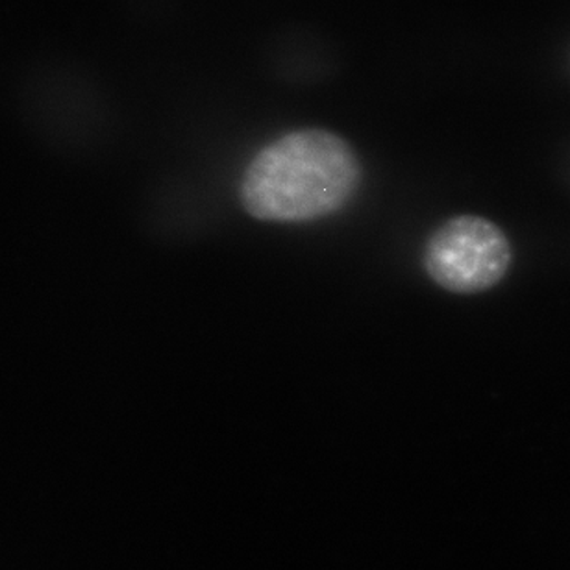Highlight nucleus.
<instances>
[{
    "instance_id": "nucleus-1",
    "label": "nucleus",
    "mask_w": 570,
    "mask_h": 570,
    "mask_svg": "<svg viewBox=\"0 0 570 570\" xmlns=\"http://www.w3.org/2000/svg\"><path fill=\"white\" fill-rule=\"evenodd\" d=\"M362 184V164L337 134L296 130L262 148L243 173V208L265 223H312L337 214Z\"/></svg>"
},
{
    "instance_id": "nucleus-2",
    "label": "nucleus",
    "mask_w": 570,
    "mask_h": 570,
    "mask_svg": "<svg viewBox=\"0 0 570 570\" xmlns=\"http://www.w3.org/2000/svg\"><path fill=\"white\" fill-rule=\"evenodd\" d=\"M504 232L476 215H460L439 226L424 248V269L439 287L476 295L502 282L511 265Z\"/></svg>"
}]
</instances>
